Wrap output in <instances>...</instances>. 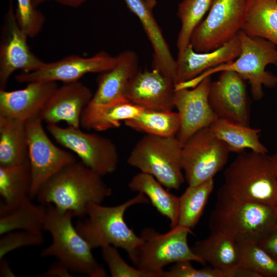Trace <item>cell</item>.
Instances as JSON below:
<instances>
[{
    "label": "cell",
    "mask_w": 277,
    "mask_h": 277,
    "mask_svg": "<svg viewBox=\"0 0 277 277\" xmlns=\"http://www.w3.org/2000/svg\"><path fill=\"white\" fill-rule=\"evenodd\" d=\"M249 0H213L207 17L194 30L190 44L196 52L219 48L242 30Z\"/></svg>",
    "instance_id": "obj_9"
},
{
    "label": "cell",
    "mask_w": 277,
    "mask_h": 277,
    "mask_svg": "<svg viewBox=\"0 0 277 277\" xmlns=\"http://www.w3.org/2000/svg\"><path fill=\"white\" fill-rule=\"evenodd\" d=\"M31 184L29 161L12 166H0V214L14 209L29 196Z\"/></svg>",
    "instance_id": "obj_26"
},
{
    "label": "cell",
    "mask_w": 277,
    "mask_h": 277,
    "mask_svg": "<svg viewBox=\"0 0 277 277\" xmlns=\"http://www.w3.org/2000/svg\"><path fill=\"white\" fill-rule=\"evenodd\" d=\"M116 57L105 51H100L89 57L71 55L59 61L45 63L39 69L30 72H21L15 80L21 83L36 81L72 83L89 73H102L111 69Z\"/></svg>",
    "instance_id": "obj_14"
},
{
    "label": "cell",
    "mask_w": 277,
    "mask_h": 277,
    "mask_svg": "<svg viewBox=\"0 0 277 277\" xmlns=\"http://www.w3.org/2000/svg\"><path fill=\"white\" fill-rule=\"evenodd\" d=\"M173 81L155 69L139 71L129 81L125 97L144 109L172 110L174 108Z\"/></svg>",
    "instance_id": "obj_17"
},
{
    "label": "cell",
    "mask_w": 277,
    "mask_h": 277,
    "mask_svg": "<svg viewBox=\"0 0 277 277\" xmlns=\"http://www.w3.org/2000/svg\"><path fill=\"white\" fill-rule=\"evenodd\" d=\"M57 87L56 82L36 81L22 89H0V114L25 123L39 116Z\"/></svg>",
    "instance_id": "obj_19"
},
{
    "label": "cell",
    "mask_w": 277,
    "mask_h": 277,
    "mask_svg": "<svg viewBox=\"0 0 277 277\" xmlns=\"http://www.w3.org/2000/svg\"><path fill=\"white\" fill-rule=\"evenodd\" d=\"M241 51L239 34L222 47L208 52H196L189 44L178 52L174 85L190 81L210 69L234 61Z\"/></svg>",
    "instance_id": "obj_20"
},
{
    "label": "cell",
    "mask_w": 277,
    "mask_h": 277,
    "mask_svg": "<svg viewBox=\"0 0 277 277\" xmlns=\"http://www.w3.org/2000/svg\"><path fill=\"white\" fill-rule=\"evenodd\" d=\"M182 147L176 136L146 134L135 145L127 162L141 172L153 176L168 189L178 190L185 181Z\"/></svg>",
    "instance_id": "obj_8"
},
{
    "label": "cell",
    "mask_w": 277,
    "mask_h": 277,
    "mask_svg": "<svg viewBox=\"0 0 277 277\" xmlns=\"http://www.w3.org/2000/svg\"><path fill=\"white\" fill-rule=\"evenodd\" d=\"M34 5L35 7L41 5L42 3H44L46 2H48L49 1H54L58 3H60L62 5H64L67 6H69L71 7H77L83 3H84L87 0H32Z\"/></svg>",
    "instance_id": "obj_42"
},
{
    "label": "cell",
    "mask_w": 277,
    "mask_h": 277,
    "mask_svg": "<svg viewBox=\"0 0 277 277\" xmlns=\"http://www.w3.org/2000/svg\"><path fill=\"white\" fill-rule=\"evenodd\" d=\"M102 175L77 160L48 180L36 197L43 205H53L61 212L70 211L83 218L91 203H101L112 193Z\"/></svg>",
    "instance_id": "obj_1"
},
{
    "label": "cell",
    "mask_w": 277,
    "mask_h": 277,
    "mask_svg": "<svg viewBox=\"0 0 277 277\" xmlns=\"http://www.w3.org/2000/svg\"><path fill=\"white\" fill-rule=\"evenodd\" d=\"M70 211L61 212L53 205L47 206L43 229L49 232L52 242L41 253L54 256L72 272L90 277H105L106 271L98 263L92 248L72 224Z\"/></svg>",
    "instance_id": "obj_5"
},
{
    "label": "cell",
    "mask_w": 277,
    "mask_h": 277,
    "mask_svg": "<svg viewBox=\"0 0 277 277\" xmlns=\"http://www.w3.org/2000/svg\"><path fill=\"white\" fill-rule=\"evenodd\" d=\"M258 244L277 262V223Z\"/></svg>",
    "instance_id": "obj_39"
},
{
    "label": "cell",
    "mask_w": 277,
    "mask_h": 277,
    "mask_svg": "<svg viewBox=\"0 0 277 277\" xmlns=\"http://www.w3.org/2000/svg\"><path fill=\"white\" fill-rule=\"evenodd\" d=\"M214 188L213 179L195 185H188L179 197L177 225L191 229L201 219Z\"/></svg>",
    "instance_id": "obj_32"
},
{
    "label": "cell",
    "mask_w": 277,
    "mask_h": 277,
    "mask_svg": "<svg viewBox=\"0 0 277 277\" xmlns=\"http://www.w3.org/2000/svg\"><path fill=\"white\" fill-rule=\"evenodd\" d=\"M116 57L114 66L98 75L97 87L90 103L106 104L126 99V88L139 71L138 56L133 51L126 50Z\"/></svg>",
    "instance_id": "obj_21"
},
{
    "label": "cell",
    "mask_w": 277,
    "mask_h": 277,
    "mask_svg": "<svg viewBox=\"0 0 277 277\" xmlns=\"http://www.w3.org/2000/svg\"><path fill=\"white\" fill-rule=\"evenodd\" d=\"M27 35L19 27L10 0L1 30L0 43V89H5L9 78L16 70L30 72L42 67L45 62L30 50Z\"/></svg>",
    "instance_id": "obj_13"
},
{
    "label": "cell",
    "mask_w": 277,
    "mask_h": 277,
    "mask_svg": "<svg viewBox=\"0 0 277 277\" xmlns=\"http://www.w3.org/2000/svg\"><path fill=\"white\" fill-rule=\"evenodd\" d=\"M209 128L227 146L229 152L240 153L245 149L268 153L267 147L260 141L261 130L225 120L218 118Z\"/></svg>",
    "instance_id": "obj_29"
},
{
    "label": "cell",
    "mask_w": 277,
    "mask_h": 277,
    "mask_svg": "<svg viewBox=\"0 0 277 277\" xmlns=\"http://www.w3.org/2000/svg\"><path fill=\"white\" fill-rule=\"evenodd\" d=\"M46 208L34 204L28 196L17 207L0 214V235L15 230L42 234Z\"/></svg>",
    "instance_id": "obj_30"
},
{
    "label": "cell",
    "mask_w": 277,
    "mask_h": 277,
    "mask_svg": "<svg viewBox=\"0 0 277 277\" xmlns=\"http://www.w3.org/2000/svg\"><path fill=\"white\" fill-rule=\"evenodd\" d=\"M219 190L236 199L277 206V175L270 155L244 151L224 172Z\"/></svg>",
    "instance_id": "obj_2"
},
{
    "label": "cell",
    "mask_w": 277,
    "mask_h": 277,
    "mask_svg": "<svg viewBox=\"0 0 277 277\" xmlns=\"http://www.w3.org/2000/svg\"><path fill=\"white\" fill-rule=\"evenodd\" d=\"M29 161L26 123L0 114V166Z\"/></svg>",
    "instance_id": "obj_25"
},
{
    "label": "cell",
    "mask_w": 277,
    "mask_h": 277,
    "mask_svg": "<svg viewBox=\"0 0 277 277\" xmlns=\"http://www.w3.org/2000/svg\"><path fill=\"white\" fill-rule=\"evenodd\" d=\"M272 161L273 162L275 170L277 175V150L274 154L271 156Z\"/></svg>",
    "instance_id": "obj_45"
},
{
    "label": "cell",
    "mask_w": 277,
    "mask_h": 277,
    "mask_svg": "<svg viewBox=\"0 0 277 277\" xmlns=\"http://www.w3.org/2000/svg\"><path fill=\"white\" fill-rule=\"evenodd\" d=\"M245 82L231 70L222 71L217 80L211 82L209 103L218 118L249 126L250 105Z\"/></svg>",
    "instance_id": "obj_15"
},
{
    "label": "cell",
    "mask_w": 277,
    "mask_h": 277,
    "mask_svg": "<svg viewBox=\"0 0 277 277\" xmlns=\"http://www.w3.org/2000/svg\"><path fill=\"white\" fill-rule=\"evenodd\" d=\"M143 109L127 99L106 104L89 103L82 113L81 126L97 131L118 128L122 121L135 118Z\"/></svg>",
    "instance_id": "obj_24"
},
{
    "label": "cell",
    "mask_w": 277,
    "mask_h": 277,
    "mask_svg": "<svg viewBox=\"0 0 277 277\" xmlns=\"http://www.w3.org/2000/svg\"><path fill=\"white\" fill-rule=\"evenodd\" d=\"M0 261V276H14L15 275L11 270L8 262L4 258L1 259Z\"/></svg>",
    "instance_id": "obj_43"
},
{
    "label": "cell",
    "mask_w": 277,
    "mask_h": 277,
    "mask_svg": "<svg viewBox=\"0 0 277 277\" xmlns=\"http://www.w3.org/2000/svg\"><path fill=\"white\" fill-rule=\"evenodd\" d=\"M241 51L234 61L210 69L186 83L188 88L194 87L205 77L225 70L238 73L250 86L252 97L261 100L264 96L263 86L272 88L277 86V75L265 70L269 64L277 66L276 45L260 37L250 36L240 31Z\"/></svg>",
    "instance_id": "obj_6"
},
{
    "label": "cell",
    "mask_w": 277,
    "mask_h": 277,
    "mask_svg": "<svg viewBox=\"0 0 277 277\" xmlns=\"http://www.w3.org/2000/svg\"><path fill=\"white\" fill-rule=\"evenodd\" d=\"M240 253V265L261 277H277V262L254 241L235 240Z\"/></svg>",
    "instance_id": "obj_34"
},
{
    "label": "cell",
    "mask_w": 277,
    "mask_h": 277,
    "mask_svg": "<svg viewBox=\"0 0 277 277\" xmlns=\"http://www.w3.org/2000/svg\"><path fill=\"white\" fill-rule=\"evenodd\" d=\"M147 6L152 10L156 5L157 0H144Z\"/></svg>",
    "instance_id": "obj_44"
},
{
    "label": "cell",
    "mask_w": 277,
    "mask_h": 277,
    "mask_svg": "<svg viewBox=\"0 0 277 277\" xmlns=\"http://www.w3.org/2000/svg\"><path fill=\"white\" fill-rule=\"evenodd\" d=\"M0 260L9 252L24 247L35 246L44 243L43 234L24 230H15L1 235Z\"/></svg>",
    "instance_id": "obj_37"
},
{
    "label": "cell",
    "mask_w": 277,
    "mask_h": 277,
    "mask_svg": "<svg viewBox=\"0 0 277 277\" xmlns=\"http://www.w3.org/2000/svg\"><path fill=\"white\" fill-rule=\"evenodd\" d=\"M71 271L60 262L53 264L47 271L43 273V276H71Z\"/></svg>",
    "instance_id": "obj_40"
},
{
    "label": "cell",
    "mask_w": 277,
    "mask_h": 277,
    "mask_svg": "<svg viewBox=\"0 0 277 277\" xmlns=\"http://www.w3.org/2000/svg\"><path fill=\"white\" fill-rule=\"evenodd\" d=\"M229 152L209 127L195 133L182 147V167L188 185L213 179L226 164Z\"/></svg>",
    "instance_id": "obj_11"
},
{
    "label": "cell",
    "mask_w": 277,
    "mask_h": 277,
    "mask_svg": "<svg viewBox=\"0 0 277 277\" xmlns=\"http://www.w3.org/2000/svg\"><path fill=\"white\" fill-rule=\"evenodd\" d=\"M125 125L135 131L161 137L176 136L180 128V118L172 110L144 109L136 117L124 121Z\"/></svg>",
    "instance_id": "obj_31"
},
{
    "label": "cell",
    "mask_w": 277,
    "mask_h": 277,
    "mask_svg": "<svg viewBox=\"0 0 277 277\" xmlns=\"http://www.w3.org/2000/svg\"><path fill=\"white\" fill-rule=\"evenodd\" d=\"M39 116L26 122L28 158L31 174L29 196L36 197L41 187L52 176L76 161L71 153L56 146L50 139Z\"/></svg>",
    "instance_id": "obj_12"
},
{
    "label": "cell",
    "mask_w": 277,
    "mask_h": 277,
    "mask_svg": "<svg viewBox=\"0 0 277 277\" xmlns=\"http://www.w3.org/2000/svg\"><path fill=\"white\" fill-rule=\"evenodd\" d=\"M189 234H193L191 229L179 225L165 233L146 228L140 235L141 243L130 259L136 267L154 277H162L164 268L171 263L189 261L205 264L189 247Z\"/></svg>",
    "instance_id": "obj_7"
},
{
    "label": "cell",
    "mask_w": 277,
    "mask_h": 277,
    "mask_svg": "<svg viewBox=\"0 0 277 277\" xmlns=\"http://www.w3.org/2000/svg\"><path fill=\"white\" fill-rule=\"evenodd\" d=\"M149 203L147 197L141 193L113 206L91 203L87 207L86 216L76 222L75 228L92 249L111 245L123 249L130 258L142 239L126 224L125 213L133 205Z\"/></svg>",
    "instance_id": "obj_3"
},
{
    "label": "cell",
    "mask_w": 277,
    "mask_h": 277,
    "mask_svg": "<svg viewBox=\"0 0 277 277\" xmlns=\"http://www.w3.org/2000/svg\"><path fill=\"white\" fill-rule=\"evenodd\" d=\"M93 95L89 88L78 81L64 83L54 91L39 117L47 125L64 121L69 126L80 128L82 113Z\"/></svg>",
    "instance_id": "obj_18"
},
{
    "label": "cell",
    "mask_w": 277,
    "mask_h": 277,
    "mask_svg": "<svg viewBox=\"0 0 277 277\" xmlns=\"http://www.w3.org/2000/svg\"><path fill=\"white\" fill-rule=\"evenodd\" d=\"M47 126L48 131L58 144L73 152L80 161L95 172L104 176L113 173L117 169L118 150L109 138L69 126Z\"/></svg>",
    "instance_id": "obj_10"
},
{
    "label": "cell",
    "mask_w": 277,
    "mask_h": 277,
    "mask_svg": "<svg viewBox=\"0 0 277 277\" xmlns=\"http://www.w3.org/2000/svg\"><path fill=\"white\" fill-rule=\"evenodd\" d=\"M15 15L17 23L28 37H34L42 31L45 18L32 0H16Z\"/></svg>",
    "instance_id": "obj_35"
},
{
    "label": "cell",
    "mask_w": 277,
    "mask_h": 277,
    "mask_svg": "<svg viewBox=\"0 0 277 277\" xmlns=\"http://www.w3.org/2000/svg\"><path fill=\"white\" fill-rule=\"evenodd\" d=\"M242 31L277 46V0H249Z\"/></svg>",
    "instance_id": "obj_28"
},
{
    "label": "cell",
    "mask_w": 277,
    "mask_h": 277,
    "mask_svg": "<svg viewBox=\"0 0 277 277\" xmlns=\"http://www.w3.org/2000/svg\"><path fill=\"white\" fill-rule=\"evenodd\" d=\"M216 201L209 219L211 231L258 243L277 223V206L240 200L219 190Z\"/></svg>",
    "instance_id": "obj_4"
},
{
    "label": "cell",
    "mask_w": 277,
    "mask_h": 277,
    "mask_svg": "<svg viewBox=\"0 0 277 277\" xmlns=\"http://www.w3.org/2000/svg\"><path fill=\"white\" fill-rule=\"evenodd\" d=\"M191 261L174 263L168 270L164 271L162 277H225L224 273L213 267L196 269Z\"/></svg>",
    "instance_id": "obj_38"
},
{
    "label": "cell",
    "mask_w": 277,
    "mask_h": 277,
    "mask_svg": "<svg viewBox=\"0 0 277 277\" xmlns=\"http://www.w3.org/2000/svg\"><path fill=\"white\" fill-rule=\"evenodd\" d=\"M102 254L112 277H154L150 273L129 265L113 246L102 248Z\"/></svg>",
    "instance_id": "obj_36"
},
{
    "label": "cell",
    "mask_w": 277,
    "mask_h": 277,
    "mask_svg": "<svg viewBox=\"0 0 277 277\" xmlns=\"http://www.w3.org/2000/svg\"><path fill=\"white\" fill-rule=\"evenodd\" d=\"M193 251L206 264L222 271L224 276L240 263V253L236 241L220 232L211 231L206 239L195 243Z\"/></svg>",
    "instance_id": "obj_23"
},
{
    "label": "cell",
    "mask_w": 277,
    "mask_h": 277,
    "mask_svg": "<svg viewBox=\"0 0 277 277\" xmlns=\"http://www.w3.org/2000/svg\"><path fill=\"white\" fill-rule=\"evenodd\" d=\"M213 0H183L179 5L177 16L181 22L176 46L178 52L190 44L192 34L209 10Z\"/></svg>",
    "instance_id": "obj_33"
},
{
    "label": "cell",
    "mask_w": 277,
    "mask_h": 277,
    "mask_svg": "<svg viewBox=\"0 0 277 277\" xmlns=\"http://www.w3.org/2000/svg\"><path fill=\"white\" fill-rule=\"evenodd\" d=\"M163 186L153 176L142 172L134 175L128 184L130 190L145 195L157 211L169 220L172 228L178 223L179 197Z\"/></svg>",
    "instance_id": "obj_27"
},
{
    "label": "cell",
    "mask_w": 277,
    "mask_h": 277,
    "mask_svg": "<svg viewBox=\"0 0 277 277\" xmlns=\"http://www.w3.org/2000/svg\"><path fill=\"white\" fill-rule=\"evenodd\" d=\"M211 76L203 79L192 89L175 90L174 105L180 118V128L176 135L183 145L195 133L209 127L218 119L208 100Z\"/></svg>",
    "instance_id": "obj_16"
},
{
    "label": "cell",
    "mask_w": 277,
    "mask_h": 277,
    "mask_svg": "<svg viewBox=\"0 0 277 277\" xmlns=\"http://www.w3.org/2000/svg\"><path fill=\"white\" fill-rule=\"evenodd\" d=\"M226 277H261L257 273L241 265L227 272Z\"/></svg>",
    "instance_id": "obj_41"
},
{
    "label": "cell",
    "mask_w": 277,
    "mask_h": 277,
    "mask_svg": "<svg viewBox=\"0 0 277 277\" xmlns=\"http://www.w3.org/2000/svg\"><path fill=\"white\" fill-rule=\"evenodd\" d=\"M139 19L153 50L152 69L160 71L174 83L176 60L157 23L152 10L144 0H122Z\"/></svg>",
    "instance_id": "obj_22"
}]
</instances>
